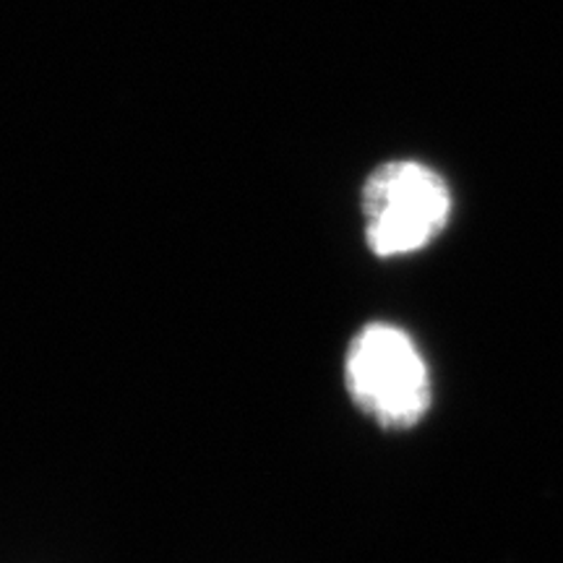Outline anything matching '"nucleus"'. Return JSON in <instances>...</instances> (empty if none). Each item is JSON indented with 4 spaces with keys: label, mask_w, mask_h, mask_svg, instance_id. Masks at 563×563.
<instances>
[{
    "label": "nucleus",
    "mask_w": 563,
    "mask_h": 563,
    "mask_svg": "<svg viewBox=\"0 0 563 563\" xmlns=\"http://www.w3.org/2000/svg\"><path fill=\"white\" fill-rule=\"evenodd\" d=\"M365 238L376 256L426 249L446 228L452 196L446 183L420 162H389L365 180Z\"/></svg>",
    "instance_id": "f257e3e1"
},
{
    "label": "nucleus",
    "mask_w": 563,
    "mask_h": 563,
    "mask_svg": "<svg viewBox=\"0 0 563 563\" xmlns=\"http://www.w3.org/2000/svg\"><path fill=\"white\" fill-rule=\"evenodd\" d=\"M347 389L361 410L386 428H410L431 405L428 368L402 329L368 323L350 344Z\"/></svg>",
    "instance_id": "f03ea898"
}]
</instances>
